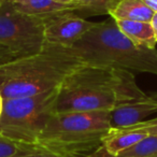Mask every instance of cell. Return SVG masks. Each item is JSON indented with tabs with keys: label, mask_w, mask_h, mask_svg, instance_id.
Here are the masks:
<instances>
[{
	"label": "cell",
	"mask_w": 157,
	"mask_h": 157,
	"mask_svg": "<svg viewBox=\"0 0 157 157\" xmlns=\"http://www.w3.org/2000/svg\"><path fill=\"white\" fill-rule=\"evenodd\" d=\"M151 97H153V98L155 99V100H157V92H155V93H153L152 95H151Z\"/></svg>",
	"instance_id": "24"
},
{
	"label": "cell",
	"mask_w": 157,
	"mask_h": 157,
	"mask_svg": "<svg viewBox=\"0 0 157 157\" xmlns=\"http://www.w3.org/2000/svg\"><path fill=\"white\" fill-rule=\"evenodd\" d=\"M147 136L148 133L142 130L111 129L103 139L102 146L110 155L117 157L124 151L128 150Z\"/></svg>",
	"instance_id": "9"
},
{
	"label": "cell",
	"mask_w": 157,
	"mask_h": 157,
	"mask_svg": "<svg viewBox=\"0 0 157 157\" xmlns=\"http://www.w3.org/2000/svg\"><path fill=\"white\" fill-rule=\"evenodd\" d=\"M145 3L146 7H148L154 13H157V0H142Z\"/></svg>",
	"instance_id": "20"
},
{
	"label": "cell",
	"mask_w": 157,
	"mask_h": 157,
	"mask_svg": "<svg viewBox=\"0 0 157 157\" xmlns=\"http://www.w3.org/2000/svg\"><path fill=\"white\" fill-rule=\"evenodd\" d=\"M154 12L146 7L142 0H122L110 13L113 20H126L151 23Z\"/></svg>",
	"instance_id": "12"
},
{
	"label": "cell",
	"mask_w": 157,
	"mask_h": 157,
	"mask_svg": "<svg viewBox=\"0 0 157 157\" xmlns=\"http://www.w3.org/2000/svg\"><path fill=\"white\" fill-rule=\"evenodd\" d=\"M115 23L118 29L136 45L156 48L157 40L151 23L126 20H117L115 21Z\"/></svg>",
	"instance_id": "10"
},
{
	"label": "cell",
	"mask_w": 157,
	"mask_h": 157,
	"mask_svg": "<svg viewBox=\"0 0 157 157\" xmlns=\"http://www.w3.org/2000/svg\"><path fill=\"white\" fill-rule=\"evenodd\" d=\"M121 1L122 0H72L74 5L72 13L83 18L84 16L110 15Z\"/></svg>",
	"instance_id": "13"
},
{
	"label": "cell",
	"mask_w": 157,
	"mask_h": 157,
	"mask_svg": "<svg viewBox=\"0 0 157 157\" xmlns=\"http://www.w3.org/2000/svg\"><path fill=\"white\" fill-rule=\"evenodd\" d=\"M58 88L35 96L5 99L0 136L15 143L38 142L48 121L55 113Z\"/></svg>",
	"instance_id": "5"
},
{
	"label": "cell",
	"mask_w": 157,
	"mask_h": 157,
	"mask_svg": "<svg viewBox=\"0 0 157 157\" xmlns=\"http://www.w3.org/2000/svg\"><path fill=\"white\" fill-rule=\"evenodd\" d=\"M17 58L13 53H11L9 50L0 46V66L3 65L6 63H9V61L13 60V59Z\"/></svg>",
	"instance_id": "18"
},
{
	"label": "cell",
	"mask_w": 157,
	"mask_h": 157,
	"mask_svg": "<svg viewBox=\"0 0 157 157\" xmlns=\"http://www.w3.org/2000/svg\"><path fill=\"white\" fill-rule=\"evenodd\" d=\"M5 1H6V0H0V6L2 5V3H3V2H5Z\"/></svg>",
	"instance_id": "25"
},
{
	"label": "cell",
	"mask_w": 157,
	"mask_h": 157,
	"mask_svg": "<svg viewBox=\"0 0 157 157\" xmlns=\"http://www.w3.org/2000/svg\"><path fill=\"white\" fill-rule=\"evenodd\" d=\"M125 129H130V130H142L148 135H155L157 136V117L153 120H147L144 122L137 124L135 126L128 127Z\"/></svg>",
	"instance_id": "16"
},
{
	"label": "cell",
	"mask_w": 157,
	"mask_h": 157,
	"mask_svg": "<svg viewBox=\"0 0 157 157\" xmlns=\"http://www.w3.org/2000/svg\"><path fill=\"white\" fill-rule=\"evenodd\" d=\"M44 44V16L22 13L6 0L0 6V46L18 58L40 52Z\"/></svg>",
	"instance_id": "6"
},
{
	"label": "cell",
	"mask_w": 157,
	"mask_h": 157,
	"mask_svg": "<svg viewBox=\"0 0 157 157\" xmlns=\"http://www.w3.org/2000/svg\"><path fill=\"white\" fill-rule=\"evenodd\" d=\"M12 157H63L38 143H17V150Z\"/></svg>",
	"instance_id": "15"
},
{
	"label": "cell",
	"mask_w": 157,
	"mask_h": 157,
	"mask_svg": "<svg viewBox=\"0 0 157 157\" xmlns=\"http://www.w3.org/2000/svg\"><path fill=\"white\" fill-rule=\"evenodd\" d=\"M3 105H5V98H3L2 95H1V93H0V117H1V115H2Z\"/></svg>",
	"instance_id": "22"
},
{
	"label": "cell",
	"mask_w": 157,
	"mask_h": 157,
	"mask_svg": "<svg viewBox=\"0 0 157 157\" xmlns=\"http://www.w3.org/2000/svg\"><path fill=\"white\" fill-rule=\"evenodd\" d=\"M157 112V100L153 97L144 98L123 103L110 111L111 129H125L147 121L148 116Z\"/></svg>",
	"instance_id": "8"
},
{
	"label": "cell",
	"mask_w": 157,
	"mask_h": 157,
	"mask_svg": "<svg viewBox=\"0 0 157 157\" xmlns=\"http://www.w3.org/2000/svg\"><path fill=\"white\" fill-rule=\"evenodd\" d=\"M71 48L88 65L157 75V50L136 45L112 17L96 23Z\"/></svg>",
	"instance_id": "3"
},
{
	"label": "cell",
	"mask_w": 157,
	"mask_h": 157,
	"mask_svg": "<svg viewBox=\"0 0 157 157\" xmlns=\"http://www.w3.org/2000/svg\"><path fill=\"white\" fill-rule=\"evenodd\" d=\"M84 63L73 48L45 43L36 54L0 66V93L12 99L52 92Z\"/></svg>",
	"instance_id": "2"
},
{
	"label": "cell",
	"mask_w": 157,
	"mask_h": 157,
	"mask_svg": "<svg viewBox=\"0 0 157 157\" xmlns=\"http://www.w3.org/2000/svg\"><path fill=\"white\" fill-rule=\"evenodd\" d=\"M81 157H115V156L110 155L109 153L105 150V147L101 145L100 147L97 148L96 151H94V152L90 153V154H87V155H84V156H81Z\"/></svg>",
	"instance_id": "19"
},
{
	"label": "cell",
	"mask_w": 157,
	"mask_h": 157,
	"mask_svg": "<svg viewBox=\"0 0 157 157\" xmlns=\"http://www.w3.org/2000/svg\"><path fill=\"white\" fill-rule=\"evenodd\" d=\"M110 130V111L55 112L37 143L63 157H81L100 147Z\"/></svg>",
	"instance_id": "4"
},
{
	"label": "cell",
	"mask_w": 157,
	"mask_h": 157,
	"mask_svg": "<svg viewBox=\"0 0 157 157\" xmlns=\"http://www.w3.org/2000/svg\"><path fill=\"white\" fill-rule=\"evenodd\" d=\"M151 24H152V27H153V29H154L155 37H156V40H157V13H154L152 21H151Z\"/></svg>",
	"instance_id": "21"
},
{
	"label": "cell",
	"mask_w": 157,
	"mask_h": 157,
	"mask_svg": "<svg viewBox=\"0 0 157 157\" xmlns=\"http://www.w3.org/2000/svg\"><path fill=\"white\" fill-rule=\"evenodd\" d=\"M71 1H72V0H71Z\"/></svg>",
	"instance_id": "27"
},
{
	"label": "cell",
	"mask_w": 157,
	"mask_h": 157,
	"mask_svg": "<svg viewBox=\"0 0 157 157\" xmlns=\"http://www.w3.org/2000/svg\"><path fill=\"white\" fill-rule=\"evenodd\" d=\"M17 150V143L0 136V157H12Z\"/></svg>",
	"instance_id": "17"
},
{
	"label": "cell",
	"mask_w": 157,
	"mask_h": 157,
	"mask_svg": "<svg viewBox=\"0 0 157 157\" xmlns=\"http://www.w3.org/2000/svg\"><path fill=\"white\" fill-rule=\"evenodd\" d=\"M9 1L13 5H21L23 2H26L27 0H9Z\"/></svg>",
	"instance_id": "23"
},
{
	"label": "cell",
	"mask_w": 157,
	"mask_h": 157,
	"mask_svg": "<svg viewBox=\"0 0 157 157\" xmlns=\"http://www.w3.org/2000/svg\"><path fill=\"white\" fill-rule=\"evenodd\" d=\"M95 24L72 12L44 16V40L45 43L72 48Z\"/></svg>",
	"instance_id": "7"
},
{
	"label": "cell",
	"mask_w": 157,
	"mask_h": 157,
	"mask_svg": "<svg viewBox=\"0 0 157 157\" xmlns=\"http://www.w3.org/2000/svg\"><path fill=\"white\" fill-rule=\"evenodd\" d=\"M146 96L132 72L84 63L59 86L55 112L112 111Z\"/></svg>",
	"instance_id": "1"
},
{
	"label": "cell",
	"mask_w": 157,
	"mask_h": 157,
	"mask_svg": "<svg viewBox=\"0 0 157 157\" xmlns=\"http://www.w3.org/2000/svg\"><path fill=\"white\" fill-rule=\"evenodd\" d=\"M157 155V136L148 135L117 157H154Z\"/></svg>",
	"instance_id": "14"
},
{
	"label": "cell",
	"mask_w": 157,
	"mask_h": 157,
	"mask_svg": "<svg viewBox=\"0 0 157 157\" xmlns=\"http://www.w3.org/2000/svg\"><path fill=\"white\" fill-rule=\"evenodd\" d=\"M154 157H157V155H155V156H154Z\"/></svg>",
	"instance_id": "26"
},
{
	"label": "cell",
	"mask_w": 157,
	"mask_h": 157,
	"mask_svg": "<svg viewBox=\"0 0 157 157\" xmlns=\"http://www.w3.org/2000/svg\"><path fill=\"white\" fill-rule=\"evenodd\" d=\"M14 6L20 12L33 16H48L74 10L71 0H27L26 2Z\"/></svg>",
	"instance_id": "11"
}]
</instances>
